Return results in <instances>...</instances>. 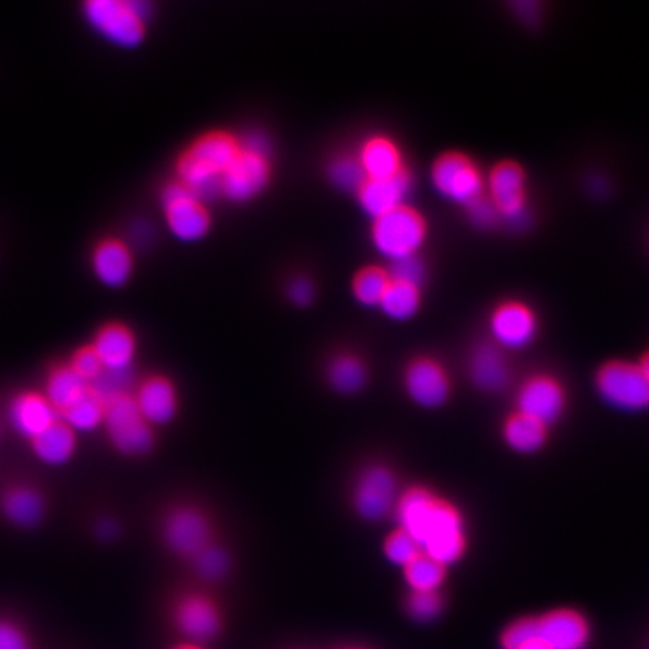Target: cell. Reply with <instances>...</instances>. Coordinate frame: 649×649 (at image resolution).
I'll use <instances>...</instances> for the list:
<instances>
[{
	"mask_svg": "<svg viewBox=\"0 0 649 649\" xmlns=\"http://www.w3.org/2000/svg\"><path fill=\"white\" fill-rule=\"evenodd\" d=\"M398 528L408 532L423 555L447 567L457 563L466 548L464 519L452 504L424 488H412L398 497Z\"/></svg>",
	"mask_w": 649,
	"mask_h": 649,
	"instance_id": "6da1fadb",
	"label": "cell"
},
{
	"mask_svg": "<svg viewBox=\"0 0 649 649\" xmlns=\"http://www.w3.org/2000/svg\"><path fill=\"white\" fill-rule=\"evenodd\" d=\"M239 153L233 135L214 131L196 139L177 163V181L197 194L203 202L220 196L223 175Z\"/></svg>",
	"mask_w": 649,
	"mask_h": 649,
	"instance_id": "7a4b0ae2",
	"label": "cell"
},
{
	"mask_svg": "<svg viewBox=\"0 0 649 649\" xmlns=\"http://www.w3.org/2000/svg\"><path fill=\"white\" fill-rule=\"evenodd\" d=\"M82 14L99 38L118 49L133 50L145 41L154 5L145 0H87Z\"/></svg>",
	"mask_w": 649,
	"mask_h": 649,
	"instance_id": "3957f363",
	"label": "cell"
},
{
	"mask_svg": "<svg viewBox=\"0 0 649 649\" xmlns=\"http://www.w3.org/2000/svg\"><path fill=\"white\" fill-rule=\"evenodd\" d=\"M103 429L111 448L129 459L147 456L157 444L155 429L139 411L131 393L118 394L106 401Z\"/></svg>",
	"mask_w": 649,
	"mask_h": 649,
	"instance_id": "277c9868",
	"label": "cell"
},
{
	"mask_svg": "<svg viewBox=\"0 0 649 649\" xmlns=\"http://www.w3.org/2000/svg\"><path fill=\"white\" fill-rule=\"evenodd\" d=\"M370 237L376 252L392 264L417 256L428 238V223L417 209L404 205L374 218Z\"/></svg>",
	"mask_w": 649,
	"mask_h": 649,
	"instance_id": "5b68a950",
	"label": "cell"
},
{
	"mask_svg": "<svg viewBox=\"0 0 649 649\" xmlns=\"http://www.w3.org/2000/svg\"><path fill=\"white\" fill-rule=\"evenodd\" d=\"M169 232L181 242H197L211 230V214L197 194L179 181L169 182L159 194Z\"/></svg>",
	"mask_w": 649,
	"mask_h": 649,
	"instance_id": "8992f818",
	"label": "cell"
},
{
	"mask_svg": "<svg viewBox=\"0 0 649 649\" xmlns=\"http://www.w3.org/2000/svg\"><path fill=\"white\" fill-rule=\"evenodd\" d=\"M597 389L601 398L621 411L649 408V380L644 369L625 362H611L600 370Z\"/></svg>",
	"mask_w": 649,
	"mask_h": 649,
	"instance_id": "52a82bcc",
	"label": "cell"
},
{
	"mask_svg": "<svg viewBox=\"0 0 649 649\" xmlns=\"http://www.w3.org/2000/svg\"><path fill=\"white\" fill-rule=\"evenodd\" d=\"M432 182L448 201L469 206L484 196V179L471 158L459 153L441 155L433 163Z\"/></svg>",
	"mask_w": 649,
	"mask_h": 649,
	"instance_id": "ba28073f",
	"label": "cell"
},
{
	"mask_svg": "<svg viewBox=\"0 0 649 649\" xmlns=\"http://www.w3.org/2000/svg\"><path fill=\"white\" fill-rule=\"evenodd\" d=\"M161 536L170 552L190 560L213 544L209 519L194 505L170 509L163 519Z\"/></svg>",
	"mask_w": 649,
	"mask_h": 649,
	"instance_id": "9c48e42d",
	"label": "cell"
},
{
	"mask_svg": "<svg viewBox=\"0 0 649 649\" xmlns=\"http://www.w3.org/2000/svg\"><path fill=\"white\" fill-rule=\"evenodd\" d=\"M398 497L397 478L385 465L369 466L353 485V508L365 520L384 519L396 509Z\"/></svg>",
	"mask_w": 649,
	"mask_h": 649,
	"instance_id": "30bf717a",
	"label": "cell"
},
{
	"mask_svg": "<svg viewBox=\"0 0 649 649\" xmlns=\"http://www.w3.org/2000/svg\"><path fill=\"white\" fill-rule=\"evenodd\" d=\"M491 201L501 220L520 229L529 221L527 177L517 163L504 161L493 167L488 179Z\"/></svg>",
	"mask_w": 649,
	"mask_h": 649,
	"instance_id": "8fae6325",
	"label": "cell"
},
{
	"mask_svg": "<svg viewBox=\"0 0 649 649\" xmlns=\"http://www.w3.org/2000/svg\"><path fill=\"white\" fill-rule=\"evenodd\" d=\"M271 178L269 157L241 149L232 165L223 175L220 196L235 203L252 201L268 185Z\"/></svg>",
	"mask_w": 649,
	"mask_h": 649,
	"instance_id": "7c38bea8",
	"label": "cell"
},
{
	"mask_svg": "<svg viewBox=\"0 0 649 649\" xmlns=\"http://www.w3.org/2000/svg\"><path fill=\"white\" fill-rule=\"evenodd\" d=\"M406 394L424 409H437L447 404L452 382L440 362L420 357L409 362L404 374Z\"/></svg>",
	"mask_w": 649,
	"mask_h": 649,
	"instance_id": "4fadbf2b",
	"label": "cell"
},
{
	"mask_svg": "<svg viewBox=\"0 0 649 649\" xmlns=\"http://www.w3.org/2000/svg\"><path fill=\"white\" fill-rule=\"evenodd\" d=\"M61 416L41 389H23L10 398L7 421L15 435L27 442L34 441L51 428Z\"/></svg>",
	"mask_w": 649,
	"mask_h": 649,
	"instance_id": "5bb4252c",
	"label": "cell"
},
{
	"mask_svg": "<svg viewBox=\"0 0 649 649\" xmlns=\"http://www.w3.org/2000/svg\"><path fill=\"white\" fill-rule=\"evenodd\" d=\"M95 280L106 289H122L131 281L135 257L131 247L117 237L99 239L89 257Z\"/></svg>",
	"mask_w": 649,
	"mask_h": 649,
	"instance_id": "9a60e30c",
	"label": "cell"
},
{
	"mask_svg": "<svg viewBox=\"0 0 649 649\" xmlns=\"http://www.w3.org/2000/svg\"><path fill=\"white\" fill-rule=\"evenodd\" d=\"M135 405L154 429L172 423L179 411L177 386L165 374H149L134 385Z\"/></svg>",
	"mask_w": 649,
	"mask_h": 649,
	"instance_id": "2e32d148",
	"label": "cell"
},
{
	"mask_svg": "<svg viewBox=\"0 0 649 649\" xmlns=\"http://www.w3.org/2000/svg\"><path fill=\"white\" fill-rule=\"evenodd\" d=\"M173 620L178 630L193 642L213 639L221 628V615L217 604L209 597L199 592H190L177 601Z\"/></svg>",
	"mask_w": 649,
	"mask_h": 649,
	"instance_id": "e0dca14e",
	"label": "cell"
},
{
	"mask_svg": "<svg viewBox=\"0 0 649 649\" xmlns=\"http://www.w3.org/2000/svg\"><path fill=\"white\" fill-rule=\"evenodd\" d=\"M106 372H133L137 357V338L122 322H107L99 326L91 341Z\"/></svg>",
	"mask_w": 649,
	"mask_h": 649,
	"instance_id": "ac0fdd59",
	"label": "cell"
},
{
	"mask_svg": "<svg viewBox=\"0 0 649 649\" xmlns=\"http://www.w3.org/2000/svg\"><path fill=\"white\" fill-rule=\"evenodd\" d=\"M536 314L521 302H504L491 317V333L497 348L524 349L537 334Z\"/></svg>",
	"mask_w": 649,
	"mask_h": 649,
	"instance_id": "d6986e66",
	"label": "cell"
},
{
	"mask_svg": "<svg viewBox=\"0 0 649 649\" xmlns=\"http://www.w3.org/2000/svg\"><path fill=\"white\" fill-rule=\"evenodd\" d=\"M46 513L47 500L37 485L14 483L0 493V515L15 528H37Z\"/></svg>",
	"mask_w": 649,
	"mask_h": 649,
	"instance_id": "ffe728a7",
	"label": "cell"
},
{
	"mask_svg": "<svg viewBox=\"0 0 649 649\" xmlns=\"http://www.w3.org/2000/svg\"><path fill=\"white\" fill-rule=\"evenodd\" d=\"M563 388L551 377H533L521 386L517 396V408L521 416L532 418L543 425L556 421L564 411Z\"/></svg>",
	"mask_w": 649,
	"mask_h": 649,
	"instance_id": "44dd1931",
	"label": "cell"
},
{
	"mask_svg": "<svg viewBox=\"0 0 649 649\" xmlns=\"http://www.w3.org/2000/svg\"><path fill=\"white\" fill-rule=\"evenodd\" d=\"M412 178L408 170L388 179H368L358 190L357 197L362 211L373 218L392 213L405 205L411 193Z\"/></svg>",
	"mask_w": 649,
	"mask_h": 649,
	"instance_id": "7402d4cb",
	"label": "cell"
},
{
	"mask_svg": "<svg viewBox=\"0 0 649 649\" xmlns=\"http://www.w3.org/2000/svg\"><path fill=\"white\" fill-rule=\"evenodd\" d=\"M539 640L549 649H584L589 630L587 621L573 611H555L537 620Z\"/></svg>",
	"mask_w": 649,
	"mask_h": 649,
	"instance_id": "603a6c76",
	"label": "cell"
},
{
	"mask_svg": "<svg viewBox=\"0 0 649 649\" xmlns=\"http://www.w3.org/2000/svg\"><path fill=\"white\" fill-rule=\"evenodd\" d=\"M35 459L50 468H62L77 454L79 435L61 418L41 435L29 442Z\"/></svg>",
	"mask_w": 649,
	"mask_h": 649,
	"instance_id": "cb8c5ba5",
	"label": "cell"
},
{
	"mask_svg": "<svg viewBox=\"0 0 649 649\" xmlns=\"http://www.w3.org/2000/svg\"><path fill=\"white\" fill-rule=\"evenodd\" d=\"M473 384L484 392H500L509 381L508 362L496 345L483 344L473 349L469 361Z\"/></svg>",
	"mask_w": 649,
	"mask_h": 649,
	"instance_id": "d4e9b609",
	"label": "cell"
},
{
	"mask_svg": "<svg viewBox=\"0 0 649 649\" xmlns=\"http://www.w3.org/2000/svg\"><path fill=\"white\" fill-rule=\"evenodd\" d=\"M358 159L368 179H388L405 170L400 149L384 135L370 137L362 145Z\"/></svg>",
	"mask_w": 649,
	"mask_h": 649,
	"instance_id": "484cf974",
	"label": "cell"
},
{
	"mask_svg": "<svg viewBox=\"0 0 649 649\" xmlns=\"http://www.w3.org/2000/svg\"><path fill=\"white\" fill-rule=\"evenodd\" d=\"M89 389L91 385L67 361L53 365L47 372L41 392L44 396L49 398L50 404L61 416L71 405L85 396Z\"/></svg>",
	"mask_w": 649,
	"mask_h": 649,
	"instance_id": "4316f807",
	"label": "cell"
},
{
	"mask_svg": "<svg viewBox=\"0 0 649 649\" xmlns=\"http://www.w3.org/2000/svg\"><path fill=\"white\" fill-rule=\"evenodd\" d=\"M369 372L364 361L353 353H340L326 365V381L345 396L360 393L368 384Z\"/></svg>",
	"mask_w": 649,
	"mask_h": 649,
	"instance_id": "83f0119b",
	"label": "cell"
},
{
	"mask_svg": "<svg viewBox=\"0 0 649 649\" xmlns=\"http://www.w3.org/2000/svg\"><path fill=\"white\" fill-rule=\"evenodd\" d=\"M106 417V401L89 389L71 405L67 411L61 413L63 423L70 425L77 435L82 433H93L95 430L103 429Z\"/></svg>",
	"mask_w": 649,
	"mask_h": 649,
	"instance_id": "f1b7e54d",
	"label": "cell"
},
{
	"mask_svg": "<svg viewBox=\"0 0 649 649\" xmlns=\"http://www.w3.org/2000/svg\"><path fill=\"white\" fill-rule=\"evenodd\" d=\"M508 447L521 454L539 452L545 442V425L521 413L509 417L504 428Z\"/></svg>",
	"mask_w": 649,
	"mask_h": 649,
	"instance_id": "f546056e",
	"label": "cell"
},
{
	"mask_svg": "<svg viewBox=\"0 0 649 649\" xmlns=\"http://www.w3.org/2000/svg\"><path fill=\"white\" fill-rule=\"evenodd\" d=\"M380 309L386 317L405 322L416 316L421 309V289L406 283H389Z\"/></svg>",
	"mask_w": 649,
	"mask_h": 649,
	"instance_id": "4dcf8cb0",
	"label": "cell"
},
{
	"mask_svg": "<svg viewBox=\"0 0 649 649\" xmlns=\"http://www.w3.org/2000/svg\"><path fill=\"white\" fill-rule=\"evenodd\" d=\"M404 572L411 592H437L445 580L444 565L423 553L405 567Z\"/></svg>",
	"mask_w": 649,
	"mask_h": 649,
	"instance_id": "1f68e13d",
	"label": "cell"
},
{
	"mask_svg": "<svg viewBox=\"0 0 649 649\" xmlns=\"http://www.w3.org/2000/svg\"><path fill=\"white\" fill-rule=\"evenodd\" d=\"M389 283H392V278H389L388 271L377 268V266H368L353 278V297L361 305L380 307Z\"/></svg>",
	"mask_w": 649,
	"mask_h": 649,
	"instance_id": "d6a6232c",
	"label": "cell"
},
{
	"mask_svg": "<svg viewBox=\"0 0 649 649\" xmlns=\"http://www.w3.org/2000/svg\"><path fill=\"white\" fill-rule=\"evenodd\" d=\"M326 177L338 190L358 193L362 184L368 181L360 159L352 155H337L326 166Z\"/></svg>",
	"mask_w": 649,
	"mask_h": 649,
	"instance_id": "836d02e7",
	"label": "cell"
},
{
	"mask_svg": "<svg viewBox=\"0 0 649 649\" xmlns=\"http://www.w3.org/2000/svg\"><path fill=\"white\" fill-rule=\"evenodd\" d=\"M384 553L389 563L405 568L421 555V549L408 532L398 528L386 537Z\"/></svg>",
	"mask_w": 649,
	"mask_h": 649,
	"instance_id": "e575fe53",
	"label": "cell"
},
{
	"mask_svg": "<svg viewBox=\"0 0 649 649\" xmlns=\"http://www.w3.org/2000/svg\"><path fill=\"white\" fill-rule=\"evenodd\" d=\"M194 568L203 579L218 580L227 575L230 567V560L227 552L214 544L208 545L205 551L193 557Z\"/></svg>",
	"mask_w": 649,
	"mask_h": 649,
	"instance_id": "d590c367",
	"label": "cell"
},
{
	"mask_svg": "<svg viewBox=\"0 0 649 649\" xmlns=\"http://www.w3.org/2000/svg\"><path fill=\"white\" fill-rule=\"evenodd\" d=\"M444 600L440 592H411L406 600V611L418 623H430L441 615Z\"/></svg>",
	"mask_w": 649,
	"mask_h": 649,
	"instance_id": "8d00e7d4",
	"label": "cell"
},
{
	"mask_svg": "<svg viewBox=\"0 0 649 649\" xmlns=\"http://www.w3.org/2000/svg\"><path fill=\"white\" fill-rule=\"evenodd\" d=\"M68 364L71 365L87 382V384H94L95 381L103 376L106 372L103 368L101 361L95 352L91 344L80 346L75 349L73 356L68 360Z\"/></svg>",
	"mask_w": 649,
	"mask_h": 649,
	"instance_id": "74e56055",
	"label": "cell"
},
{
	"mask_svg": "<svg viewBox=\"0 0 649 649\" xmlns=\"http://www.w3.org/2000/svg\"><path fill=\"white\" fill-rule=\"evenodd\" d=\"M386 271H388L389 278L393 281L406 283V285L417 286L420 289L424 285L425 277H428V269H425L424 262L418 257V254L417 256L392 262Z\"/></svg>",
	"mask_w": 649,
	"mask_h": 649,
	"instance_id": "f35d334b",
	"label": "cell"
},
{
	"mask_svg": "<svg viewBox=\"0 0 649 649\" xmlns=\"http://www.w3.org/2000/svg\"><path fill=\"white\" fill-rule=\"evenodd\" d=\"M539 640V624L537 620H520L509 625L503 636L504 649H521Z\"/></svg>",
	"mask_w": 649,
	"mask_h": 649,
	"instance_id": "ab89813d",
	"label": "cell"
},
{
	"mask_svg": "<svg viewBox=\"0 0 649 649\" xmlns=\"http://www.w3.org/2000/svg\"><path fill=\"white\" fill-rule=\"evenodd\" d=\"M466 211H468L469 220L478 229H492L501 220L495 205H493L491 199L485 196L466 206Z\"/></svg>",
	"mask_w": 649,
	"mask_h": 649,
	"instance_id": "60d3db41",
	"label": "cell"
},
{
	"mask_svg": "<svg viewBox=\"0 0 649 649\" xmlns=\"http://www.w3.org/2000/svg\"><path fill=\"white\" fill-rule=\"evenodd\" d=\"M0 649H31L25 630L3 616H0Z\"/></svg>",
	"mask_w": 649,
	"mask_h": 649,
	"instance_id": "b9f144b4",
	"label": "cell"
},
{
	"mask_svg": "<svg viewBox=\"0 0 649 649\" xmlns=\"http://www.w3.org/2000/svg\"><path fill=\"white\" fill-rule=\"evenodd\" d=\"M314 285L309 278L298 277L290 281L288 293L295 305L305 307L314 300Z\"/></svg>",
	"mask_w": 649,
	"mask_h": 649,
	"instance_id": "7bdbcfd3",
	"label": "cell"
},
{
	"mask_svg": "<svg viewBox=\"0 0 649 649\" xmlns=\"http://www.w3.org/2000/svg\"><path fill=\"white\" fill-rule=\"evenodd\" d=\"M239 147L249 153L265 155L269 157L271 143L268 135L262 133V131H250L239 139Z\"/></svg>",
	"mask_w": 649,
	"mask_h": 649,
	"instance_id": "ee69618b",
	"label": "cell"
},
{
	"mask_svg": "<svg viewBox=\"0 0 649 649\" xmlns=\"http://www.w3.org/2000/svg\"><path fill=\"white\" fill-rule=\"evenodd\" d=\"M515 13L521 22L528 23V25H536L539 23L541 17V5L537 2H519L513 5Z\"/></svg>",
	"mask_w": 649,
	"mask_h": 649,
	"instance_id": "f6af8a7d",
	"label": "cell"
},
{
	"mask_svg": "<svg viewBox=\"0 0 649 649\" xmlns=\"http://www.w3.org/2000/svg\"><path fill=\"white\" fill-rule=\"evenodd\" d=\"M118 527L113 521L106 520L98 525V533L103 540H111L117 536Z\"/></svg>",
	"mask_w": 649,
	"mask_h": 649,
	"instance_id": "bcb514c9",
	"label": "cell"
},
{
	"mask_svg": "<svg viewBox=\"0 0 649 649\" xmlns=\"http://www.w3.org/2000/svg\"><path fill=\"white\" fill-rule=\"evenodd\" d=\"M521 649H549V648L545 647L544 644H541L540 640H536V642H531V644L527 645V647H524Z\"/></svg>",
	"mask_w": 649,
	"mask_h": 649,
	"instance_id": "7dc6e473",
	"label": "cell"
},
{
	"mask_svg": "<svg viewBox=\"0 0 649 649\" xmlns=\"http://www.w3.org/2000/svg\"><path fill=\"white\" fill-rule=\"evenodd\" d=\"M640 368L644 369L645 374H647L648 380H649V356L647 358H645V361L642 362V365H640Z\"/></svg>",
	"mask_w": 649,
	"mask_h": 649,
	"instance_id": "c3c4849f",
	"label": "cell"
},
{
	"mask_svg": "<svg viewBox=\"0 0 649 649\" xmlns=\"http://www.w3.org/2000/svg\"><path fill=\"white\" fill-rule=\"evenodd\" d=\"M177 649H201L196 647V645H184V647H179Z\"/></svg>",
	"mask_w": 649,
	"mask_h": 649,
	"instance_id": "681fc988",
	"label": "cell"
},
{
	"mask_svg": "<svg viewBox=\"0 0 649 649\" xmlns=\"http://www.w3.org/2000/svg\"><path fill=\"white\" fill-rule=\"evenodd\" d=\"M352 649H360V648H352Z\"/></svg>",
	"mask_w": 649,
	"mask_h": 649,
	"instance_id": "f907efd6",
	"label": "cell"
}]
</instances>
